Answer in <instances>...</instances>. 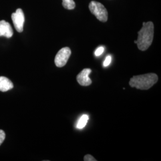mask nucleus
I'll return each mask as SVG.
<instances>
[{"label": "nucleus", "instance_id": "nucleus-1", "mask_svg": "<svg viewBox=\"0 0 161 161\" xmlns=\"http://www.w3.org/2000/svg\"><path fill=\"white\" fill-rule=\"evenodd\" d=\"M154 35V25L152 22H143V27L138 32V38L134 41L138 48L141 51H146L151 46Z\"/></svg>", "mask_w": 161, "mask_h": 161}, {"label": "nucleus", "instance_id": "nucleus-2", "mask_svg": "<svg viewBox=\"0 0 161 161\" xmlns=\"http://www.w3.org/2000/svg\"><path fill=\"white\" fill-rule=\"evenodd\" d=\"M158 80V75L153 73L134 76L130 80L129 84L132 88L146 90L154 86Z\"/></svg>", "mask_w": 161, "mask_h": 161}, {"label": "nucleus", "instance_id": "nucleus-3", "mask_svg": "<svg viewBox=\"0 0 161 161\" xmlns=\"http://www.w3.org/2000/svg\"><path fill=\"white\" fill-rule=\"evenodd\" d=\"M89 9L98 20L102 22H106L108 19V13L106 8L100 3L92 1L89 4Z\"/></svg>", "mask_w": 161, "mask_h": 161}, {"label": "nucleus", "instance_id": "nucleus-4", "mask_svg": "<svg viewBox=\"0 0 161 161\" xmlns=\"http://www.w3.org/2000/svg\"><path fill=\"white\" fill-rule=\"evenodd\" d=\"M71 55V50L69 47H64L58 52L54 62L58 68H62L67 64L69 58Z\"/></svg>", "mask_w": 161, "mask_h": 161}, {"label": "nucleus", "instance_id": "nucleus-5", "mask_svg": "<svg viewBox=\"0 0 161 161\" xmlns=\"http://www.w3.org/2000/svg\"><path fill=\"white\" fill-rule=\"evenodd\" d=\"M12 19L14 28L18 32H22L23 31L25 23V15L21 8H18L15 13H12Z\"/></svg>", "mask_w": 161, "mask_h": 161}, {"label": "nucleus", "instance_id": "nucleus-6", "mask_svg": "<svg viewBox=\"0 0 161 161\" xmlns=\"http://www.w3.org/2000/svg\"><path fill=\"white\" fill-rule=\"evenodd\" d=\"M91 72H92L91 69L86 68L82 70L80 73L77 75L76 80L80 86H88L92 84V81L88 76V75Z\"/></svg>", "mask_w": 161, "mask_h": 161}, {"label": "nucleus", "instance_id": "nucleus-7", "mask_svg": "<svg viewBox=\"0 0 161 161\" xmlns=\"http://www.w3.org/2000/svg\"><path fill=\"white\" fill-rule=\"evenodd\" d=\"M13 35V31L10 24L5 20L0 21V36L11 38Z\"/></svg>", "mask_w": 161, "mask_h": 161}, {"label": "nucleus", "instance_id": "nucleus-8", "mask_svg": "<svg viewBox=\"0 0 161 161\" xmlns=\"http://www.w3.org/2000/svg\"><path fill=\"white\" fill-rule=\"evenodd\" d=\"M12 81L5 76H0V92H6L13 88Z\"/></svg>", "mask_w": 161, "mask_h": 161}, {"label": "nucleus", "instance_id": "nucleus-9", "mask_svg": "<svg viewBox=\"0 0 161 161\" xmlns=\"http://www.w3.org/2000/svg\"><path fill=\"white\" fill-rule=\"evenodd\" d=\"M62 6L67 10H73L75 8V1L74 0H62Z\"/></svg>", "mask_w": 161, "mask_h": 161}, {"label": "nucleus", "instance_id": "nucleus-10", "mask_svg": "<svg viewBox=\"0 0 161 161\" xmlns=\"http://www.w3.org/2000/svg\"><path fill=\"white\" fill-rule=\"evenodd\" d=\"M88 116L86 115H82L80 119V120L78 121V124H77V128L78 129H82L86 125V123L88 121Z\"/></svg>", "mask_w": 161, "mask_h": 161}, {"label": "nucleus", "instance_id": "nucleus-11", "mask_svg": "<svg viewBox=\"0 0 161 161\" xmlns=\"http://www.w3.org/2000/svg\"><path fill=\"white\" fill-rule=\"evenodd\" d=\"M111 61H112V58H111V56H110V55H109V56H108L106 58L104 61V67L108 66L110 64V63H111Z\"/></svg>", "mask_w": 161, "mask_h": 161}, {"label": "nucleus", "instance_id": "nucleus-12", "mask_svg": "<svg viewBox=\"0 0 161 161\" xmlns=\"http://www.w3.org/2000/svg\"><path fill=\"white\" fill-rule=\"evenodd\" d=\"M6 138V134L2 130H0V146L3 143Z\"/></svg>", "mask_w": 161, "mask_h": 161}, {"label": "nucleus", "instance_id": "nucleus-13", "mask_svg": "<svg viewBox=\"0 0 161 161\" xmlns=\"http://www.w3.org/2000/svg\"><path fill=\"white\" fill-rule=\"evenodd\" d=\"M104 50V47H98L97 49L96 50V52H95V55L96 56H100L103 53Z\"/></svg>", "mask_w": 161, "mask_h": 161}, {"label": "nucleus", "instance_id": "nucleus-14", "mask_svg": "<svg viewBox=\"0 0 161 161\" xmlns=\"http://www.w3.org/2000/svg\"><path fill=\"white\" fill-rule=\"evenodd\" d=\"M84 160L85 161H96L97 160L91 155H86L84 156Z\"/></svg>", "mask_w": 161, "mask_h": 161}]
</instances>
